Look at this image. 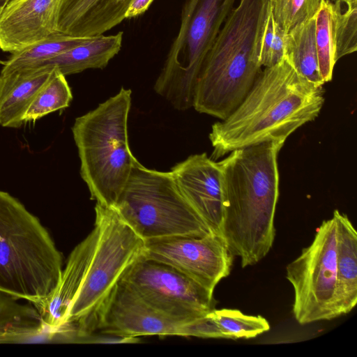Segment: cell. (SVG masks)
Masks as SVG:
<instances>
[{
	"instance_id": "obj_23",
	"label": "cell",
	"mask_w": 357,
	"mask_h": 357,
	"mask_svg": "<svg viewBox=\"0 0 357 357\" xmlns=\"http://www.w3.org/2000/svg\"><path fill=\"white\" fill-rule=\"evenodd\" d=\"M90 38L73 37L57 32L40 43L11 54L0 73H7L37 68L46 61L86 42Z\"/></svg>"
},
{
	"instance_id": "obj_5",
	"label": "cell",
	"mask_w": 357,
	"mask_h": 357,
	"mask_svg": "<svg viewBox=\"0 0 357 357\" xmlns=\"http://www.w3.org/2000/svg\"><path fill=\"white\" fill-rule=\"evenodd\" d=\"M132 91L122 87L97 107L75 119L72 132L80 175L96 203L114 207L137 158L128 143Z\"/></svg>"
},
{
	"instance_id": "obj_27",
	"label": "cell",
	"mask_w": 357,
	"mask_h": 357,
	"mask_svg": "<svg viewBox=\"0 0 357 357\" xmlns=\"http://www.w3.org/2000/svg\"><path fill=\"white\" fill-rule=\"evenodd\" d=\"M335 36L337 61L357 50V3L338 7Z\"/></svg>"
},
{
	"instance_id": "obj_21",
	"label": "cell",
	"mask_w": 357,
	"mask_h": 357,
	"mask_svg": "<svg viewBox=\"0 0 357 357\" xmlns=\"http://www.w3.org/2000/svg\"><path fill=\"white\" fill-rule=\"evenodd\" d=\"M269 330L264 317L245 314L235 309L214 308L196 321V337L202 338L250 339Z\"/></svg>"
},
{
	"instance_id": "obj_28",
	"label": "cell",
	"mask_w": 357,
	"mask_h": 357,
	"mask_svg": "<svg viewBox=\"0 0 357 357\" xmlns=\"http://www.w3.org/2000/svg\"><path fill=\"white\" fill-rule=\"evenodd\" d=\"M286 34L275 22L270 11L261 44L259 61L261 66L271 67L284 58Z\"/></svg>"
},
{
	"instance_id": "obj_8",
	"label": "cell",
	"mask_w": 357,
	"mask_h": 357,
	"mask_svg": "<svg viewBox=\"0 0 357 357\" xmlns=\"http://www.w3.org/2000/svg\"><path fill=\"white\" fill-rule=\"evenodd\" d=\"M235 0H185L178 34L155 80L154 91L176 109L193 107L203 61Z\"/></svg>"
},
{
	"instance_id": "obj_19",
	"label": "cell",
	"mask_w": 357,
	"mask_h": 357,
	"mask_svg": "<svg viewBox=\"0 0 357 357\" xmlns=\"http://www.w3.org/2000/svg\"><path fill=\"white\" fill-rule=\"evenodd\" d=\"M333 213L337 222L336 305L341 316L357 303V232L346 214Z\"/></svg>"
},
{
	"instance_id": "obj_25",
	"label": "cell",
	"mask_w": 357,
	"mask_h": 357,
	"mask_svg": "<svg viewBox=\"0 0 357 357\" xmlns=\"http://www.w3.org/2000/svg\"><path fill=\"white\" fill-rule=\"evenodd\" d=\"M72 100V91L66 76L54 68L50 78L28 107L24 122H35L52 112L65 109Z\"/></svg>"
},
{
	"instance_id": "obj_15",
	"label": "cell",
	"mask_w": 357,
	"mask_h": 357,
	"mask_svg": "<svg viewBox=\"0 0 357 357\" xmlns=\"http://www.w3.org/2000/svg\"><path fill=\"white\" fill-rule=\"evenodd\" d=\"M98 235L94 225L90 234L70 252L58 285L43 303L34 305L45 324L61 333L65 341L66 323L70 306L79 290L94 252Z\"/></svg>"
},
{
	"instance_id": "obj_10",
	"label": "cell",
	"mask_w": 357,
	"mask_h": 357,
	"mask_svg": "<svg viewBox=\"0 0 357 357\" xmlns=\"http://www.w3.org/2000/svg\"><path fill=\"white\" fill-rule=\"evenodd\" d=\"M146 304L168 315L195 319L215 308L211 291L160 261L142 255L120 280Z\"/></svg>"
},
{
	"instance_id": "obj_32",
	"label": "cell",
	"mask_w": 357,
	"mask_h": 357,
	"mask_svg": "<svg viewBox=\"0 0 357 357\" xmlns=\"http://www.w3.org/2000/svg\"><path fill=\"white\" fill-rule=\"evenodd\" d=\"M10 0H0V15Z\"/></svg>"
},
{
	"instance_id": "obj_4",
	"label": "cell",
	"mask_w": 357,
	"mask_h": 357,
	"mask_svg": "<svg viewBox=\"0 0 357 357\" xmlns=\"http://www.w3.org/2000/svg\"><path fill=\"white\" fill-rule=\"evenodd\" d=\"M62 262L39 219L0 190V291L40 304L58 285Z\"/></svg>"
},
{
	"instance_id": "obj_7",
	"label": "cell",
	"mask_w": 357,
	"mask_h": 357,
	"mask_svg": "<svg viewBox=\"0 0 357 357\" xmlns=\"http://www.w3.org/2000/svg\"><path fill=\"white\" fill-rule=\"evenodd\" d=\"M95 224L98 235L93 255L79 290L72 302L66 326L75 339L91 333L97 312L130 265L143 252L144 241L120 217L114 207L96 203Z\"/></svg>"
},
{
	"instance_id": "obj_16",
	"label": "cell",
	"mask_w": 357,
	"mask_h": 357,
	"mask_svg": "<svg viewBox=\"0 0 357 357\" xmlns=\"http://www.w3.org/2000/svg\"><path fill=\"white\" fill-rule=\"evenodd\" d=\"M132 0H60L57 31L77 38L103 34L126 19Z\"/></svg>"
},
{
	"instance_id": "obj_3",
	"label": "cell",
	"mask_w": 357,
	"mask_h": 357,
	"mask_svg": "<svg viewBox=\"0 0 357 357\" xmlns=\"http://www.w3.org/2000/svg\"><path fill=\"white\" fill-rule=\"evenodd\" d=\"M270 0H241L206 54L195 86L193 108L220 120L241 102L261 71L262 37Z\"/></svg>"
},
{
	"instance_id": "obj_20",
	"label": "cell",
	"mask_w": 357,
	"mask_h": 357,
	"mask_svg": "<svg viewBox=\"0 0 357 357\" xmlns=\"http://www.w3.org/2000/svg\"><path fill=\"white\" fill-rule=\"evenodd\" d=\"M122 40V31L114 35L92 36L86 42L46 61L37 68H55L65 76L87 69H102L119 53Z\"/></svg>"
},
{
	"instance_id": "obj_6",
	"label": "cell",
	"mask_w": 357,
	"mask_h": 357,
	"mask_svg": "<svg viewBox=\"0 0 357 357\" xmlns=\"http://www.w3.org/2000/svg\"><path fill=\"white\" fill-rule=\"evenodd\" d=\"M114 208L144 241L213 233L181 195L170 172L146 168L137 160Z\"/></svg>"
},
{
	"instance_id": "obj_29",
	"label": "cell",
	"mask_w": 357,
	"mask_h": 357,
	"mask_svg": "<svg viewBox=\"0 0 357 357\" xmlns=\"http://www.w3.org/2000/svg\"><path fill=\"white\" fill-rule=\"evenodd\" d=\"M138 341V337H123L94 331L78 337L75 343H136Z\"/></svg>"
},
{
	"instance_id": "obj_2",
	"label": "cell",
	"mask_w": 357,
	"mask_h": 357,
	"mask_svg": "<svg viewBox=\"0 0 357 357\" xmlns=\"http://www.w3.org/2000/svg\"><path fill=\"white\" fill-rule=\"evenodd\" d=\"M283 145L272 142L236 149L219 161L225 192L222 237L243 268L259 262L274 243L278 156Z\"/></svg>"
},
{
	"instance_id": "obj_13",
	"label": "cell",
	"mask_w": 357,
	"mask_h": 357,
	"mask_svg": "<svg viewBox=\"0 0 357 357\" xmlns=\"http://www.w3.org/2000/svg\"><path fill=\"white\" fill-rule=\"evenodd\" d=\"M169 172L183 198L210 230L222 236L225 192L219 162L206 153H197L176 164Z\"/></svg>"
},
{
	"instance_id": "obj_18",
	"label": "cell",
	"mask_w": 357,
	"mask_h": 357,
	"mask_svg": "<svg viewBox=\"0 0 357 357\" xmlns=\"http://www.w3.org/2000/svg\"><path fill=\"white\" fill-rule=\"evenodd\" d=\"M54 68L43 66L0 73V126L20 128L34 97Z\"/></svg>"
},
{
	"instance_id": "obj_22",
	"label": "cell",
	"mask_w": 357,
	"mask_h": 357,
	"mask_svg": "<svg viewBox=\"0 0 357 357\" xmlns=\"http://www.w3.org/2000/svg\"><path fill=\"white\" fill-rule=\"evenodd\" d=\"M284 58L299 75L317 86H324L315 39V16L286 34Z\"/></svg>"
},
{
	"instance_id": "obj_31",
	"label": "cell",
	"mask_w": 357,
	"mask_h": 357,
	"mask_svg": "<svg viewBox=\"0 0 357 357\" xmlns=\"http://www.w3.org/2000/svg\"><path fill=\"white\" fill-rule=\"evenodd\" d=\"M333 3H338L344 6H349L357 3V0H326Z\"/></svg>"
},
{
	"instance_id": "obj_12",
	"label": "cell",
	"mask_w": 357,
	"mask_h": 357,
	"mask_svg": "<svg viewBox=\"0 0 357 357\" xmlns=\"http://www.w3.org/2000/svg\"><path fill=\"white\" fill-rule=\"evenodd\" d=\"M195 319L168 315L140 299L119 280L96 313L92 332L123 337H195Z\"/></svg>"
},
{
	"instance_id": "obj_11",
	"label": "cell",
	"mask_w": 357,
	"mask_h": 357,
	"mask_svg": "<svg viewBox=\"0 0 357 357\" xmlns=\"http://www.w3.org/2000/svg\"><path fill=\"white\" fill-rule=\"evenodd\" d=\"M142 256L177 269L211 291L230 274L234 258L223 238L213 233L145 241Z\"/></svg>"
},
{
	"instance_id": "obj_14",
	"label": "cell",
	"mask_w": 357,
	"mask_h": 357,
	"mask_svg": "<svg viewBox=\"0 0 357 357\" xmlns=\"http://www.w3.org/2000/svg\"><path fill=\"white\" fill-rule=\"evenodd\" d=\"M60 0H10L0 15V49L11 54L57 33Z\"/></svg>"
},
{
	"instance_id": "obj_24",
	"label": "cell",
	"mask_w": 357,
	"mask_h": 357,
	"mask_svg": "<svg viewBox=\"0 0 357 357\" xmlns=\"http://www.w3.org/2000/svg\"><path fill=\"white\" fill-rule=\"evenodd\" d=\"M338 3L323 0L315 15V39L319 67L324 83L333 77L336 62L335 25Z\"/></svg>"
},
{
	"instance_id": "obj_26",
	"label": "cell",
	"mask_w": 357,
	"mask_h": 357,
	"mask_svg": "<svg viewBox=\"0 0 357 357\" xmlns=\"http://www.w3.org/2000/svg\"><path fill=\"white\" fill-rule=\"evenodd\" d=\"M323 0H270L271 14L287 33L296 25L314 17Z\"/></svg>"
},
{
	"instance_id": "obj_9",
	"label": "cell",
	"mask_w": 357,
	"mask_h": 357,
	"mask_svg": "<svg viewBox=\"0 0 357 357\" xmlns=\"http://www.w3.org/2000/svg\"><path fill=\"white\" fill-rule=\"evenodd\" d=\"M337 222H322L311 244L286 267L294 289L292 312L300 324L340 317L336 305Z\"/></svg>"
},
{
	"instance_id": "obj_17",
	"label": "cell",
	"mask_w": 357,
	"mask_h": 357,
	"mask_svg": "<svg viewBox=\"0 0 357 357\" xmlns=\"http://www.w3.org/2000/svg\"><path fill=\"white\" fill-rule=\"evenodd\" d=\"M17 299L0 291V344L64 342L33 305H22Z\"/></svg>"
},
{
	"instance_id": "obj_1",
	"label": "cell",
	"mask_w": 357,
	"mask_h": 357,
	"mask_svg": "<svg viewBox=\"0 0 357 357\" xmlns=\"http://www.w3.org/2000/svg\"><path fill=\"white\" fill-rule=\"evenodd\" d=\"M324 102L323 86L299 75L284 58L261 70L238 106L212 125L211 158L265 142H285L298 128L314 120Z\"/></svg>"
},
{
	"instance_id": "obj_30",
	"label": "cell",
	"mask_w": 357,
	"mask_h": 357,
	"mask_svg": "<svg viewBox=\"0 0 357 357\" xmlns=\"http://www.w3.org/2000/svg\"><path fill=\"white\" fill-rule=\"evenodd\" d=\"M154 0H132L126 13V18L135 17L145 13Z\"/></svg>"
}]
</instances>
